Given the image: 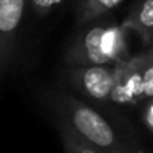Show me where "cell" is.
I'll list each match as a JSON object with an SVG mask.
<instances>
[{
	"mask_svg": "<svg viewBox=\"0 0 153 153\" xmlns=\"http://www.w3.org/2000/svg\"><path fill=\"white\" fill-rule=\"evenodd\" d=\"M53 122H60L102 153H147L132 128L105 116L93 105L65 90L44 95Z\"/></svg>",
	"mask_w": 153,
	"mask_h": 153,
	"instance_id": "1",
	"label": "cell"
},
{
	"mask_svg": "<svg viewBox=\"0 0 153 153\" xmlns=\"http://www.w3.org/2000/svg\"><path fill=\"white\" fill-rule=\"evenodd\" d=\"M126 35L122 24L92 26L71 44L65 62L69 68L117 63L129 56Z\"/></svg>",
	"mask_w": 153,
	"mask_h": 153,
	"instance_id": "2",
	"label": "cell"
},
{
	"mask_svg": "<svg viewBox=\"0 0 153 153\" xmlns=\"http://www.w3.org/2000/svg\"><path fill=\"white\" fill-rule=\"evenodd\" d=\"M114 66V87L110 102L117 105L143 104L153 96V48L128 56Z\"/></svg>",
	"mask_w": 153,
	"mask_h": 153,
	"instance_id": "3",
	"label": "cell"
},
{
	"mask_svg": "<svg viewBox=\"0 0 153 153\" xmlns=\"http://www.w3.org/2000/svg\"><path fill=\"white\" fill-rule=\"evenodd\" d=\"M113 65L71 66L69 69H66V76L69 83L80 93H83L92 101L107 104L111 99L114 87Z\"/></svg>",
	"mask_w": 153,
	"mask_h": 153,
	"instance_id": "4",
	"label": "cell"
},
{
	"mask_svg": "<svg viewBox=\"0 0 153 153\" xmlns=\"http://www.w3.org/2000/svg\"><path fill=\"white\" fill-rule=\"evenodd\" d=\"M27 0H0V75L11 63Z\"/></svg>",
	"mask_w": 153,
	"mask_h": 153,
	"instance_id": "5",
	"label": "cell"
},
{
	"mask_svg": "<svg viewBox=\"0 0 153 153\" xmlns=\"http://www.w3.org/2000/svg\"><path fill=\"white\" fill-rule=\"evenodd\" d=\"M125 30L135 32L144 47H152L153 41V0H140L120 23Z\"/></svg>",
	"mask_w": 153,
	"mask_h": 153,
	"instance_id": "6",
	"label": "cell"
},
{
	"mask_svg": "<svg viewBox=\"0 0 153 153\" xmlns=\"http://www.w3.org/2000/svg\"><path fill=\"white\" fill-rule=\"evenodd\" d=\"M122 2L123 0H81L76 11V23L86 26L119 6Z\"/></svg>",
	"mask_w": 153,
	"mask_h": 153,
	"instance_id": "7",
	"label": "cell"
},
{
	"mask_svg": "<svg viewBox=\"0 0 153 153\" xmlns=\"http://www.w3.org/2000/svg\"><path fill=\"white\" fill-rule=\"evenodd\" d=\"M56 131L60 137V141L63 144V153H102L96 147L86 143L83 138H80L76 134H74L68 126H65L60 122H54Z\"/></svg>",
	"mask_w": 153,
	"mask_h": 153,
	"instance_id": "8",
	"label": "cell"
},
{
	"mask_svg": "<svg viewBox=\"0 0 153 153\" xmlns=\"http://www.w3.org/2000/svg\"><path fill=\"white\" fill-rule=\"evenodd\" d=\"M141 126L146 129V132L149 135L153 134V101L147 99L143 102V110H141Z\"/></svg>",
	"mask_w": 153,
	"mask_h": 153,
	"instance_id": "9",
	"label": "cell"
},
{
	"mask_svg": "<svg viewBox=\"0 0 153 153\" xmlns=\"http://www.w3.org/2000/svg\"><path fill=\"white\" fill-rule=\"evenodd\" d=\"M62 2H63V0H30L33 11L39 17L48 15L54 8H57L59 5H62Z\"/></svg>",
	"mask_w": 153,
	"mask_h": 153,
	"instance_id": "10",
	"label": "cell"
}]
</instances>
